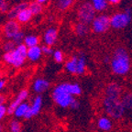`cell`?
I'll return each mask as SVG.
<instances>
[{"instance_id":"13","label":"cell","mask_w":132,"mask_h":132,"mask_svg":"<svg viewBox=\"0 0 132 132\" xmlns=\"http://www.w3.org/2000/svg\"><path fill=\"white\" fill-rule=\"evenodd\" d=\"M57 38H58V29L54 27H51V28H48L45 30L42 39H43V42L45 45L52 47L55 44L56 40H57Z\"/></svg>"},{"instance_id":"26","label":"cell","mask_w":132,"mask_h":132,"mask_svg":"<svg viewBox=\"0 0 132 132\" xmlns=\"http://www.w3.org/2000/svg\"><path fill=\"white\" fill-rule=\"evenodd\" d=\"M29 8L32 12L33 16H38L43 11V5L39 4L38 1H31L29 5Z\"/></svg>"},{"instance_id":"3","label":"cell","mask_w":132,"mask_h":132,"mask_svg":"<svg viewBox=\"0 0 132 132\" xmlns=\"http://www.w3.org/2000/svg\"><path fill=\"white\" fill-rule=\"evenodd\" d=\"M102 107L105 115L115 120L121 119L126 113V109L124 108L121 98L118 97H109L104 95Z\"/></svg>"},{"instance_id":"32","label":"cell","mask_w":132,"mask_h":132,"mask_svg":"<svg viewBox=\"0 0 132 132\" xmlns=\"http://www.w3.org/2000/svg\"><path fill=\"white\" fill-rule=\"evenodd\" d=\"M41 50H42V53L45 54L47 56H50V55H52L54 52V50L52 49V47L51 46H48V45H42L41 46Z\"/></svg>"},{"instance_id":"1","label":"cell","mask_w":132,"mask_h":132,"mask_svg":"<svg viewBox=\"0 0 132 132\" xmlns=\"http://www.w3.org/2000/svg\"><path fill=\"white\" fill-rule=\"evenodd\" d=\"M82 93L81 85L77 82H61L53 87L52 98L61 108H70L71 105L77 96Z\"/></svg>"},{"instance_id":"12","label":"cell","mask_w":132,"mask_h":132,"mask_svg":"<svg viewBox=\"0 0 132 132\" xmlns=\"http://www.w3.org/2000/svg\"><path fill=\"white\" fill-rule=\"evenodd\" d=\"M96 127L102 132H110L113 128V121L108 116L102 115L96 119Z\"/></svg>"},{"instance_id":"17","label":"cell","mask_w":132,"mask_h":132,"mask_svg":"<svg viewBox=\"0 0 132 132\" xmlns=\"http://www.w3.org/2000/svg\"><path fill=\"white\" fill-rule=\"evenodd\" d=\"M42 55V50L40 46H35L28 49V60L32 62H36L40 60Z\"/></svg>"},{"instance_id":"7","label":"cell","mask_w":132,"mask_h":132,"mask_svg":"<svg viewBox=\"0 0 132 132\" xmlns=\"http://www.w3.org/2000/svg\"><path fill=\"white\" fill-rule=\"evenodd\" d=\"M111 27L110 16L107 15H99L95 16V19L91 24V29L96 34H102L109 29Z\"/></svg>"},{"instance_id":"15","label":"cell","mask_w":132,"mask_h":132,"mask_svg":"<svg viewBox=\"0 0 132 132\" xmlns=\"http://www.w3.org/2000/svg\"><path fill=\"white\" fill-rule=\"evenodd\" d=\"M42 105H43V97L41 95H37L32 99L30 104V108H29L33 117H36L40 113Z\"/></svg>"},{"instance_id":"22","label":"cell","mask_w":132,"mask_h":132,"mask_svg":"<svg viewBox=\"0 0 132 132\" xmlns=\"http://www.w3.org/2000/svg\"><path fill=\"white\" fill-rule=\"evenodd\" d=\"M121 101L126 111L132 110V92H125L121 96Z\"/></svg>"},{"instance_id":"35","label":"cell","mask_w":132,"mask_h":132,"mask_svg":"<svg viewBox=\"0 0 132 132\" xmlns=\"http://www.w3.org/2000/svg\"><path fill=\"white\" fill-rule=\"evenodd\" d=\"M7 98H6V95H4V94H1L0 93V105H5V103L6 102Z\"/></svg>"},{"instance_id":"19","label":"cell","mask_w":132,"mask_h":132,"mask_svg":"<svg viewBox=\"0 0 132 132\" xmlns=\"http://www.w3.org/2000/svg\"><path fill=\"white\" fill-rule=\"evenodd\" d=\"M32 18H33L32 12H31L30 9L28 7L19 13V15L18 16V18H16V21H18L19 24H27V23H29V21L32 19Z\"/></svg>"},{"instance_id":"4","label":"cell","mask_w":132,"mask_h":132,"mask_svg":"<svg viewBox=\"0 0 132 132\" xmlns=\"http://www.w3.org/2000/svg\"><path fill=\"white\" fill-rule=\"evenodd\" d=\"M2 58L6 64L13 66L14 68H19L24 65L28 59V47L24 43L18 45L14 51L3 54Z\"/></svg>"},{"instance_id":"2","label":"cell","mask_w":132,"mask_h":132,"mask_svg":"<svg viewBox=\"0 0 132 132\" xmlns=\"http://www.w3.org/2000/svg\"><path fill=\"white\" fill-rule=\"evenodd\" d=\"M110 68L112 72L118 76H124L128 73L131 68V61L125 48L118 47L114 51L111 56Z\"/></svg>"},{"instance_id":"24","label":"cell","mask_w":132,"mask_h":132,"mask_svg":"<svg viewBox=\"0 0 132 132\" xmlns=\"http://www.w3.org/2000/svg\"><path fill=\"white\" fill-rule=\"evenodd\" d=\"M91 4L96 12H103L108 6L106 0H91Z\"/></svg>"},{"instance_id":"41","label":"cell","mask_w":132,"mask_h":132,"mask_svg":"<svg viewBox=\"0 0 132 132\" xmlns=\"http://www.w3.org/2000/svg\"><path fill=\"white\" fill-rule=\"evenodd\" d=\"M0 52H1V50H0Z\"/></svg>"},{"instance_id":"6","label":"cell","mask_w":132,"mask_h":132,"mask_svg":"<svg viewBox=\"0 0 132 132\" xmlns=\"http://www.w3.org/2000/svg\"><path fill=\"white\" fill-rule=\"evenodd\" d=\"M95 12L91 2H84L79 6L77 9V19L78 21L85 24L91 25L95 19Z\"/></svg>"},{"instance_id":"28","label":"cell","mask_w":132,"mask_h":132,"mask_svg":"<svg viewBox=\"0 0 132 132\" xmlns=\"http://www.w3.org/2000/svg\"><path fill=\"white\" fill-rule=\"evenodd\" d=\"M16 43H15L12 39H7V40H6L4 43H3L2 51L4 52V53H6V52H12V51H14V50L16 49Z\"/></svg>"},{"instance_id":"23","label":"cell","mask_w":132,"mask_h":132,"mask_svg":"<svg viewBox=\"0 0 132 132\" xmlns=\"http://www.w3.org/2000/svg\"><path fill=\"white\" fill-rule=\"evenodd\" d=\"M39 36L35 35V34H29V35H26L24 39V44L29 48L31 47H35V46H39Z\"/></svg>"},{"instance_id":"27","label":"cell","mask_w":132,"mask_h":132,"mask_svg":"<svg viewBox=\"0 0 132 132\" xmlns=\"http://www.w3.org/2000/svg\"><path fill=\"white\" fill-rule=\"evenodd\" d=\"M73 2H74V0H58L57 7L59 10L65 11L72 6Z\"/></svg>"},{"instance_id":"37","label":"cell","mask_w":132,"mask_h":132,"mask_svg":"<svg viewBox=\"0 0 132 132\" xmlns=\"http://www.w3.org/2000/svg\"><path fill=\"white\" fill-rule=\"evenodd\" d=\"M110 62H111V57L109 55H105L103 59V62L105 64H109Z\"/></svg>"},{"instance_id":"10","label":"cell","mask_w":132,"mask_h":132,"mask_svg":"<svg viewBox=\"0 0 132 132\" xmlns=\"http://www.w3.org/2000/svg\"><path fill=\"white\" fill-rule=\"evenodd\" d=\"M123 89L122 86L117 82H111L107 84L104 90V95L109 97H118L121 98L123 95Z\"/></svg>"},{"instance_id":"16","label":"cell","mask_w":132,"mask_h":132,"mask_svg":"<svg viewBox=\"0 0 132 132\" xmlns=\"http://www.w3.org/2000/svg\"><path fill=\"white\" fill-rule=\"evenodd\" d=\"M77 67H78V54L72 55L69 60L66 61L64 64V69L68 73L76 75Z\"/></svg>"},{"instance_id":"5","label":"cell","mask_w":132,"mask_h":132,"mask_svg":"<svg viewBox=\"0 0 132 132\" xmlns=\"http://www.w3.org/2000/svg\"><path fill=\"white\" fill-rule=\"evenodd\" d=\"M132 19V10L131 8H126L123 12L115 13L110 16L111 27L116 29H122L126 28L130 23Z\"/></svg>"},{"instance_id":"36","label":"cell","mask_w":132,"mask_h":132,"mask_svg":"<svg viewBox=\"0 0 132 132\" xmlns=\"http://www.w3.org/2000/svg\"><path fill=\"white\" fill-rule=\"evenodd\" d=\"M6 85V81L3 78H0V93H1V91L5 88Z\"/></svg>"},{"instance_id":"34","label":"cell","mask_w":132,"mask_h":132,"mask_svg":"<svg viewBox=\"0 0 132 132\" xmlns=\"http://www.w3.org/2000/svg\"><path fill=\"white\" fill-rule=\"evenodd\" d=\"M80 106H81V103H80V101H79L78 99H74L73 100V102L72 103V105H71V106H70V108L72 110H78L79 108H80Z\"/></svg>"},{"instance_id":"33","label":"cell","mask_w":132,"mask_h":132,"mask_svg":"<svg viewBox=\"0 0 132 132\" xmlns=\"http://www.w3.org/2000/svg\"><path fill=\"white\" fill-rule=\"evenodd\" d=\"M7 115V106L6 105H0V121H2Z\"/></svg>"},{"instance_id":"9","label":"cell","mask_w":132,"mask_h":132,"mask_svg":"<svg viewBox=\"0 0 132 132\" xmlns=\"http://www.w3.org/2000/svg\"><path fill=\"white\" fill-rule=\"evenodd\" d=\"M20 30V24L16 20H7L2 28L3 34L7 39H12Z\"/></svg>"},{"instance_id":"14","label":"cell","mask_w":132,"mask_h":132,"mask_svg":"<svg viewBox=\"0 0 132 132\" xmlns=\"http://www.w3.org/2000/svg\"><path fill=\"white\" fill-rule=\"evenodd\" d=\"M29 4L27 2H20L19 4L15 5L14 6H12L8 10V12L6 13V16H7L8 20H16V18L19 15V13L29 7Z\"/></svg>"},{"instance_id":"20","label":"cell","mask_w":132,"mask_h":132,"mask_svg":"<svg viewBox=\"0 0 132 132\" xmlns=\"http://www.w3.org/2000/svg\"><path fill=\"white\" fill-rule=\"evenodd\" d=\"M87 68V63H86V58H85V54L82 52L78 53V67H77V72L76 75L80 76L85 74L86 72Z\"/></svg>"},{"instance_id":"29","label":"cell","mask_w":132,"mask_h":132,"mask_svg":"<svg viewBox=\"0 0 132 132\" xmlns=\"http://www.w3.org/2000/svg\"><path fill=\"white\" fill-rule=\"evenodd\" d=\"M25 37H26V35H25V33L23 30H20L18 34H16V36H15L14 38L12 39V40L14 41L15 43H16V45H20V44H23L24 43V39H25Z\"/></svg>"},{"instance_id":"21","label":"cell","mask_w":132,"mask_h":132,"mask_svg":"<svg viewBox=\"0 0 132 132\" xmlns=\"http://www.w3.org/2000/svg\"><path fill=\"white\" fill-rule=\"evenodd\" d=\"M91 28L89 27L88 24H85V23H82V22H78L75 24L74 26V32L76 33L77 36H80V37H84L89 32Z\"/></svg>"},{"instance_id":"40","label":"cell","mask_w":132,"mask_h":132,"mask_svg":"<svg viewBox=\"0 0 132 132\" xmlns=\"http://www.w3.org/2000/svg\"><path fill=\"white\" fill-rule=\"evenodd\" d=\"M0 132H5V127L2 124H0Z\"/></svg>"},{"instance_id":"39","label":"cell","mask_w":132,"mask_h":132,"mask_svg":"<svg viewBox=\"0 0 132 132\" xmlns=\"http://www.w3.org/2000/svg\"><path fill=\"white\" fill-rule=\"evenodd\" d=\"M36 1H38V2H39V4L44 5V4H46V3L49 2V1H51V0H36Z\"/></svg>"},{"instance_id":"31","label":"cell","mask_w":132,"mask_h":132,"mask_svg":"<svg viewBox=\"0 0 132 132\" xmlns=\"http://www.w3.org/2000/svg\"><path fill=\"white\" fill-rule=\"evenodd\" d=\"M9 4H8L7 0H0V13H7L9 10Z\"/></svg>"},{"instance_id":"38","label":"cell","mask_w":132,"mask_h":132,"mask_svg":"<svg viewBox=\"0 0 132 132\" xmlns=\"http://www.w3.org/2000/svg\"><path fill=\"white\" fill-rule=\"evenodd\" d=\"M107 3H109V4H112V5H117L121 1V0H106Z\"/></svg>"},{"instance_id":"18","label":"cell","mask_w":132,"mask_h":132,"mask_svg":"<svg viewBox=\"0 0 132 132\" xmlns=\"http://www.w3.org/2000/svg\"><path fill=\"white\" fill-rule=\"evenodd\" d=\"M29 108H30V104L24 102V103H22L21 105H19V106L16 107L13 116L15 117V118H18V119L24 118L25 116L27 115L28 111L29 110Z\"/></svg>"},{"instance_id":"8","label":"cell","mask_w":132,"mask_h":132,"mask_svg":"<svg viewBox=\"0 0 132 132\" xmlns=\"http://www.w3.org/2000/svg\"><path fill=\"white\" fill-rule=\"evenodd\" d=\"M29 95V93L28 89H21L19 93H18V95H16V97L7 105V115L12 116L14 114L16 107L19 106V105H21L22 103H24L28 99Z\"/></svg>"},{"instance_id":"11","label":"cell","mask_w":132,"mask_h":132,"mask_svg":"<svg viewBox=\"0 0 132 132\" xmlns=\"http://www.w3.org/2000/svg\"><path fill=\"white\" fill-rule=\"evenodd\" d=\"M50 88H51V82L47 79L42 78V77L36 78L32 84V90L37 95H41L45 93Z\"/></svg>"},{"instance_id":"25","label":"cell","mask_w":132,"mask_h":132,"mask_svg":"<svg viewBox=\"0 0 132 132\" xmlns=\"http://www.w3.org/2000/svg\"><path fill=\"white\" fill-rule=\"evenodd\" d=\"M9 132H22V124L18 118H13L8 123Z\"/></svg>"},{"instance_id":"30","label":"cell","mask_w":132,"mask_h":132,"mask_svg":"<svg viewBox=\"0 0 132 132\" xmlns=\"http://www.w3.org/2000/svg\"><path fill=\"white\" fill-rule=\"evenodd\" d=\"M52 57H53V60L55 61L57 63H62L64 61V54L61 50H56V51H54L53 54H52Z\"/></svg>"}]
</instances>
